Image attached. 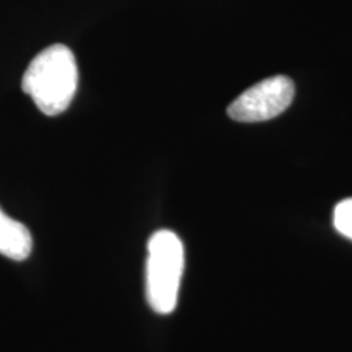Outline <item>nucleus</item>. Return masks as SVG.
Segmentation results:
<instances>
[{"label": "nucleus", "mask_w": 352, "mask_h": 352, "mask_svg": "<svg viewBox=\"0 0 352 352\" xmlns=\"http://www.w3.org/2000/svg\"><path fill=\"white\" fill-rule=\"evenodd\" d=\"M32 250L33 239L28 227L0 209V254L14 261H24Z\"/></svg>", "instance_id": "4"}, {"label": "nucleus", "mask_w": 352, "mask_h": 352, "mask_svg": "<svg viewBox=\"0 0 352 352\" xmlns=\"http://www.w3.org/2000/svg\"><path fill=\"white\" fill-rule=\"evenodd\" d=\"M184 245L175 232L160 230L148 241L145 265V295L158 315L175 311L184 273Z\"/></svg>", "instance_id": "2"}, {"label": "nucleus", "mask_w": 352, "mask_h": 352, "mask_svg": "<svg viewBox=\"0 0 352 352\" xmlns=\"http://www.w3.org/2000/svg\"><path fill=\"white\" fill-rule=\"evenodd\" d=\"M295 85L286 76L265 78L247 89L232 102L227 113L240 123H258L270 120L283 113L294 100Z\"/></svg>", "instance_id": "3"}, {"label": "nucleus", "mask_w": 352, "mask_h": 352, "mask_svg": "<svg viewBox=\"0 0 352 352\" xmlns=\"http://www.w3.org/2000/svg\"><path fill=\"white\" fill-rule=\"evenodd\" d=\"M334 226L343 236L352 240V199H346L336 206Z\"/></svg>", "instance_id": "5"}, {"label": "nucleus", "mask_w": 352, "mask_h": 352, "mask_svg": "<svg viewBox=\"0 0 352 352\" xmlns=\"http://www.w3.org/2000/svg\"><path fill=\"white\" fill-rule=\"evenodd\" d=\"M77 84L75 55L71 49L58 43L34 56L23 76L21 87L42 113L55 116L69 107Z\"/></svg>", "instance_id": "1"}]
</instances>
